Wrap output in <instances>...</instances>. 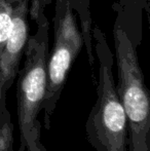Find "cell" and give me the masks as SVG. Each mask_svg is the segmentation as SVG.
I'll list each match as a JSON object with an SVG mask.
<instances>
[{"label": "cell", "instance_id": "8992f818", "mask_svg": "<svg viewBox=\"0 0 150 151\" xmlns=\"http://www.w3.org/2000/svg\"><path fill=\"white\" fill-rule=\"evenodd\" d=\"M73 12L79 19L80 32L84 47L88 57L90 65L94 64V54H93V20L90 14V2L92 0H68Z\"/></svg>", "mask_w": 150, "mask_h": 151}, {"label": "cell", "instance_id": "7c38bea8", "mask_svg": "<svg viewBox=\"0 0 150 151\" xmlns=\"http://www.w3.org/2000/svg\"><path fill=\"white\" fill-rule=\"evenodd\" d=\"M20 151H26V148H25V146L21 145V148H20Z\"/></svg>", "mask_w": 150, "mask_h": 151}, {"label": "cell", "instance_id": "8fae6325", "mask_svg": "<svg viewBox=\"0 0 150 151\" xmlns=\"http://www.w3.org/2000/svg\"><path fill=\"white\" fill-rule=\"evenodd\" d=\"M39 151H48V150L46 149V148L44 147V146L42 145L41 143H40V144H39Z\"/></svg>", "mask_w": 150, "mask_h": 151}, {"label": "cell", "instance_id": "6da1fadb", "mask_svg": "<svg viewBox=\"0 0 150 151\" xmlns=\"http://www.w3.org/2000/svg\"><path fill=\"white\" fill-rule=\"evenodd\" d=\"M92 35L99 82L97 102L85 123L86 139L96 151H128V121L114 82L113 55L98 26H93Z\"/></svg>", "mask_w": 150, "mask_h": 151}, {"label": "cell", "instance_id": "52a82bcc", "mask_svg": "<svg viewBox=\"0 0 150 151\" xmlns=\"http://www.w3.org/2000/svg\"><path fill=\"white\" fill-rule=\"evenodd\" d=\"M14 7L6 0H0V55L11 33Z\"/></svg>", "mask_w": 150, "mask_h": 151}, {"label": "cell", "instance_id": "7a4b0ae2", "mask_svg": "<svg viewBox=\"0 0 150 151\" xmlns=\"http://www.w3.org/2000/svg\"><path fill=\"white\" fill-rule=\"evenodd\" d=\"M117 63V91L126 121L128 151H150V100L136 46L117 23L113 29Z\"/></svg>", "mask_w": 150, "mask_h": 151}, {"label": "cell", "instance_id": "9c48e42d", "mask_svg": "<svg viewBox=\"0 0 150 151\" xmlns=\"http://www.w3.org/2000/svg\"><path fill=\"white\" fill-rule=\"evenodd\" d=\"M52 0H31L30 7H29V17L34 21L35 23H38L45 17V8L47 5H50Z\"/></svg>", "mask_w": 150, "mask_h": 151}, {"label": "cell", "instance_id": "277c9868", "mask_svg": "<svg viewBox=\"0 0 150 151\" xmlns=\"http://www.w3.org/2000/svg\"><path fill=\"white\" fill-rule=\"evenodd\" d=\"M52 24L54 46L48 55L46 88L41 106L47 122L60 99L71 65L83 45L81 32L68 0H56Z\"/></svg>", "mask_w": 150, "mask_h": 151}, {"label": "cell", "instance_id": "ba28073f", "mask_svg": "<svg viewBox=\"0 0 150 151\" xmlns=\"http://www.w3.org/2000/svg\"><path fill=\"white\" fill-rule=\"evenodd\" d=\"M0 127V151L12 150V124L10 122L7 110L4 108Z\"/></svg>", "mask_w": 150, "mask_h": 151}, {"label": "cell", "instance_id": "3957f363", "mask_svg": "<svg viewBox=\"0 0 150 151\" xmlns=\"http://www.w3.org/2000/svg\"><path fill=\"white\" fill-rule=\"evenodd\" d=\"M36 25V33L27 40L24 66L19 72L17 86L21 145L25 146L26 151H39L40 122L37 116L41 111L45 95L50 55V23L44 18Z\"/></svg>", "mask_w": 150, "mask_h": 151}, {"label": "cell", "instance_id": "30bf717a", "mask_svg": "<svg viewBox=\"0 0 150 151\" xmlns=\"http://www.w3.org/2000/svg\"><path fill=\"white\" fill-rule=\"evenodd\" d=\"M6 1H7L8 3H9L10 5L12 6V7H14V6H16L17 4L21 3V2H22L23 0H6Z\"/></svg>", "mask_w": 150, "mask_h": 151}, {"label": "cell", "instance_id": "5b68a950", "mask_svg": "<svg viewBox=\"0 0 150 151\" xmlns=\"http://www.w3.org/2000/svg\"><path fill=\"white\" fill-rule=\"evenodd\" d=\"M30 1L23 0L14 7L11 33L0 55V100L5 99L6 91L18 73L19 65L29 38L27 18Z\"/></svg>", "mask_w": 150, "mask_h": 151}]
</instances>
